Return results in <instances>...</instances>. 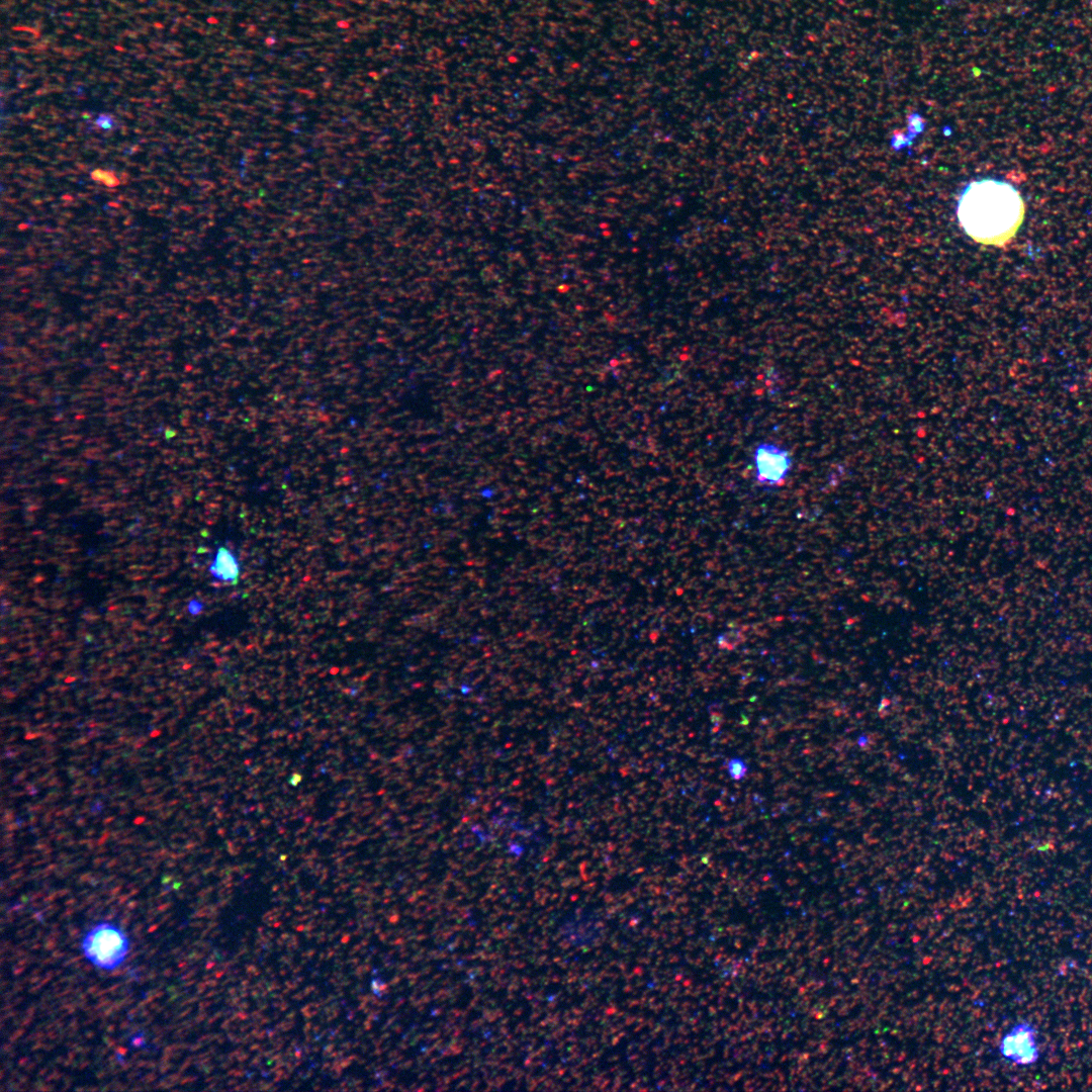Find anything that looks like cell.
<instances>
[{"label":"cell","mask_w":1092,"mask_h":1092,"mask_svg":"<svg viewBox=\"0 0 1092 1092\" xmlns=\"http://www.w3.org/2000/svg\"><path fill=\"white\" fill-rule=\"evenodd\" d=\"M957 213L965 233L975 242L1002 247L1020 229L1025 205L1014 186L986 178L967 185L959 198Z\"/></svg>","instance_id":"1"},{"label":"cell","mask_w":1092,"mask_h":1092,"mask_svg":"<svg viewBox=\"0 0 1092 1092\" xmlns=\"http://www.w3.org/2000/svg\"><path fill=\"white\" fill-rule=\"evenodd\" d=\"M755 480L765 486L782 484L792 468L790 453L771 442H760L752 453Z\"/></svg>","instance_id":"3"},{"label":"cell","mask_w":1092,"mask_h":1092,"mask_svg":"<svg viewBox=\"0 0 1092 1092\" xmlns=\"http://www.w3.org/2000/svg\"><path fill=\"white\" fill-rule=\"evenodd\" d=\"M96 124H97V125H98L99 127H101V128H105V129H107V128H111V127H112V125H113V121H112V118H111V117H109V116H107V115H100V116H99V117H98V118L96 119Z\"/></svg>","instance_id":"9"},{"label":"cell","mask_w":1092,"mask_h":1092,"mask_svg":"<svg viewBox=\"0 0 1092 1092\" xmlns=\"http://www.w3.org/2000/svg\"><path fill=\"white\" fill-rule=\"evenodd\" d=\"M747 767L743 760L734 758L728 762V771L731 778L739 780L746 774Z\"/></svg>","instance_id":"8"},{"label":"cell","mask_w":1092,"mask_h":1092,"mask_svg":"<svg viewBox=\"0 0 1092 1092\" xmlns=\"http://www.w3.org/2000/svg\"><path fill=\"white\" fill-rule=\"evenodd\" d=\"M209 570L220 581L237 582L240 575V564L230 549L220 546L217 548Z\"/></svg>","instance_id":"5"},{"label":"cell","mask_w":1092,"mask_h":1092,"mask_svg":"<svg viewBox=\"0 0 1092 1092\" xmlns=\"http://www.w3.org/2000/svg\"><path fill=\"white\" fill-rule=\"evenodd\" d=\"M744 640L743 634L738 630L725 631L718 637V645L721 648L732 649Z\"/></svg>","instance_id":"6"},{"label":"cell","mask_w":1092,"mask_h":1092,"mask_svg":"<svg viewBox=\"0 0 1092 1092\" xmlns=\"http://www.w3.org/2000/svg\"><path fill=\"white\" fill-rule=\"evenodd\" d=\"M91 177L93 180L102 183L107 187H116L120 183L119 179L114 175L113 172L105 171L102 169H95L93 172H91Z\"/></svg>","instance_id":"7"},{"label":"cell","mask_w":1092,"mask_h":1092,"mask_svg":"<svg viewBox=\"0 0 1092 1092\" xmlns=\"http://www.w3.org/2000/svg\"><path fill=\"white\" fill-rule=\"evenodd\" d=\"M81 947L83 954L93 966L112 971L125 961L129 941L118 925L100 922L86 932Z\"/></svg>","instance_id":"2"},{"label":"cell","mask_w":1092,"mask_h":1092,"mask_svg":"<svg viewBox=\"0 0 1092 1092\" xmlns=\"http://www.w3.org/2000/svg\"><path fill=\"white\" fill-rule=\"evenodd\" d=\"M999 1049L1003 1057L1018 1065L1035 1062L1038 1051L1034 1029L1026 1023L1015 1025L1002 1037Z\"/></svg>","instance_id":"4"}]
</instances>
